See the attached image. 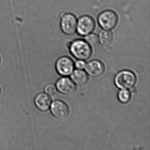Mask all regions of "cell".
I'll return each instance as SVG.
<instances>
[{"label": "cell", "mask_w": 150, "mask_h": 150, "mask_svg": "<svg viewBox=\"0 0 150 150\" xmlns=\"http://www.w3.org/2000/svg\"><path fill=\"white\" fill-rule=\"evenodd\" d=\"M68 47L71 54L79 60H87L93 53L91 45L86 40L82 39H77L71 42Z\"/></svg>", "instance_id": "obj_1"}, {"label": "cell", "mask_w": 150, "mask_h": 150, "mask_svg": "<svg viewBox=\"0 0 150 150\" xmlns=\"http://www.w3.org/2000/svg\"><path fill=\"white\" fill-rule=\"evenodd\" d=\"M137 79L135 74L129 71H122L116 75L115 83L121 89L129 90L133 88L136 84Z\"/></svg>", "instance_id": "obj_2"}, {"label": "cell", "mask_w": 150, "mask_h": 150, "mask_svg": "<svg viewBox=\"0 0 150 150\" xmlns=\"http://www.w3.org/2000/svg\"><path fill=\"white\" fill-rule=\"evenodd\" d=\"M99 26L103 30H110L115 28L118 21V16L112 10L103 11L99 15L97 19Z\"/></svg>", "instance_id": "obj_3"}, {"label": "cell", "mask_w": 150, "mask_h": 150, "mask_svg": "<svg viewBox=\"0 0 150 150\" xmlns=\"http://www.w3.org/2000/svg\"><path fill=\"white\" fill-rule=\"evenodd\" d=\"M95 26L93 17L89 16H83L77 21L76 32L81 36H86L93 33Z\"/></svg>", "instance_id": "obj_4"}, {"label": "cell", "mask_w": 150, "mask_h": 150, "mask_svg": "<svg viewBox=\"0 0 150 150\" xmlns=\"http://www.w3.org/2000/svg\"><path fill=\"white\" fill-rule=\"evenodd\" d=\"M77 20L72 13H64L61 16L60 26L64 34L68 35H74L76 32Z\"/></svg>", "instance_id": "obj_5"}, {"label": "cell", "mask_w": 150, "mask_h": 150, "mask_svg": "<svg viewBox=\"0 0 150 150\" xmlns=\"http://www.w3.org/2000/svg\"><path fill=\"white\" fill-rule=\"evenodd\" d=\"M56 68L59 74L61 76H67L73 72L74 65L73 61L70 58L62 57L57 60Z\"/></svg>", "instance_id": "obj_6"}, {"label": "cell", "mask_w": 150, "mask_h": 150, "mask_svg": "<svg viewBox=\"0 0 150 150\" xmlns=\"http://www.w3.org/2000/svg\"><path fill=\"white\" fill-rule=\"evenodd\" d=\"M50 110L52 115L56 118L64 119L68 117L70 110L68 105L60 100H56L51 104Z\"/></svg>", "instance_id": "obj_7"}, {"label": "cell", "mask_w": 150, "mask_h": 150, "mask_svg": "<svg viewBox=\"0 0 150 150\" xmlns=\"http://www.w3.org/2000/svg\"><path fill=\"white\" fill-rule=\"evenodd\" d=\"M56 88L59 93L65 95H72L77 90L75 83L71 79L67 77L59 79L56 83Z\"/></svg>", "instance_id": "obj_8"}, {"label": "cell", "mask_w": 150, "mask_h": 150, "mask_svg": "<svg viewBox=\"0 0 150 150\" xmlns=\"http://www.w3.org/2000/svg\"><path fill=\"white\" fill-rule=\"evenodd\" d=\"M85 69L88 75L94 78H97L103 74L105 67L103 64L100 61L93 60L86 65Z\"/></svg>", "instance_id": "obj_9"}, {"label": "cell", "mask_w": 150, "mask_h": 150, "mask_svg": "<svg viewBox=\"0 0 150 150\" xmlns=\"http://www.w3.org/2000/svg\"><path fill=\"white\" fill-rule=\"evenodd\" d=\"M51 99L47 94L40 93L35 97V103L37 108L42 112H46L50 108Z\"/></svg>", "instance_id": "obj_10"}, {"label": "cell", "mask_w": 150, "mask_h": 150, "mask_svg": "<svg viewBox=\"0 0 150 150\" xmlns=\"http://www.w3.org/2000/svg\"><path fill=\"white\" fill-rule=\"evenodd\" d=\"M71 79L75 84L80 86L86 85L89 80L87 74L79 69L75 70L72 73Z\"/></svg>", "instance_id": "obj_11"}, {"label": "cell", "mask_w": 150, "mask_h": 150, "mask_svg": "<svg viewBox=\"0 0 150 150\" xmlns=\"http://www.w3.org/2000/svg\"><path fill=\"white\" fill-rule=\"evenodd\" d=\"M113 39V34L109 30H103L100 31L99 35V42L104 46H108L112 42Z\"/></svg>", "instance_id": "obj_12"}, {"label": "cell", "mask_w": 150, "mask_h": 150, "mask_svg": "<svg viewBox=\"0 0 150 150\" xmlns=\"http://www.w3.org/2000/svg\"><path fill=\"white\" fill-rule=\"evenodd\" d=\"M117 97L120 102L126 103L130 100L131 94L128 90L121 89L118 93Z\"/></svg>", "instance_id": "obj_13"}, {"label": "cell", "mask_w": 150, "mask_h": 150, "mask_svg": "<svg viewBox=\"0 0 150 150\" xmlns=\"http://www.w3.org/2000/svg\"><path fill=\"white\" fill-rule=\"evenodd\" d=\"M45 91L48 95L53 96L57 93V88L53 84H48L45 88Z\"/></svg>", "instance_id": "obj_14"}, {"label": "cell", "mask_w": 150, "mask_h": 150, "mask_svg": "<svg viewBox=\"0 0 150 150\" xmlns=\"http://www.w3.org/2000/svg\"><path fill=\"white\" fill-rule=\"evenodd\" d=\"M86 41L90 45H94L97 44L99 41V39L96 35L91 33L86 36Z\"/></svg>", "instance_id": "obj_15"}, {"label": "cell", "mask_w": 150, "mask_h": 150, "mask_svg": "<svg viewBox=\"0 0 150 150\" xmlns=\"http://www.w3.org/2000/svg\"><path fill=\"white\" fill-rule=\"evenodd\" d=\"M86 65V64L84 60H79L75 63V66L77 69L82 70L85 68Z\"/></svg>", "instance_id": "obj_16"}, {"label": "cell", "mask_w": 150, "mask_h": 150, "mask_svg": "<svg viewBox=\"0 0 150 150\" xmlns=\"http://www.w3.org/2000/svg\"><path fill=\"white\" fill-rule=\"evenodd\" d=\"M1 88H0V95H1Z\"/></svg>", "instance_id": "obj_17"}, {"label": "cell", "mask_w": 150, "mask_h": 150, "mask_svg": "<svg viewBox=\"0 0 150 150\" xmlns=\"http://www.w3.org/2000/svg\"><path fill=\"white\" fill-rule=\"evenodd\" d=\"M1 57H0V63H1Z\"/></svg>", "instance_id": "obj_18"}]
</instances>
